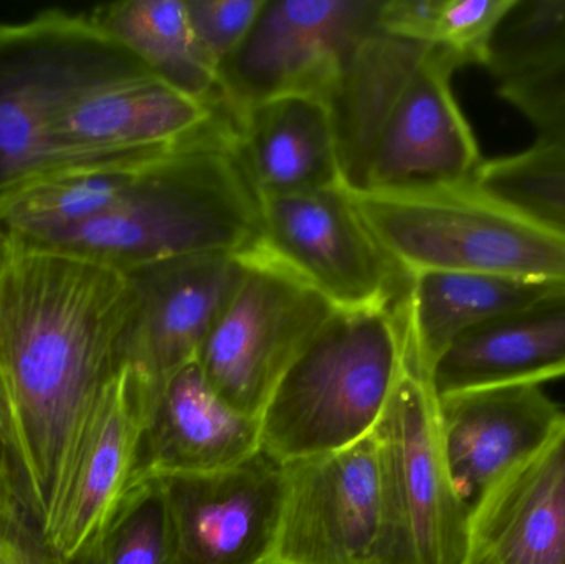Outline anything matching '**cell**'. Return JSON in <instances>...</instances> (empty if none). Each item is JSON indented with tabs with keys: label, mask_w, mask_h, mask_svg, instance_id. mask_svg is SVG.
I'll return each instance as SVG.
<instances>
[{
	"label": "cell",
	"mask_w": 565,
	"mask_h": 564,
	"mask_svg": "<svg viewBox=\"0 0 565 564\" xmlns=\"http://www.w3.org/2000/svg\"><path fill=\"white\" fill-rule=\"evenodd\" d=\"M136 308L122 272L9 237L0 272V380L45 536L86 419L128 368Z\"/></svg>",
	"instance_id": "cell-1"
},
{
	"label": "cell",
	"mask_w": 565,
	"mask_h": 564,
	"mask_svg": "<svg viewBox=\"0 0 565 564\" xmlns=\"http://www.w3.org/2000/svg\"><path fill=\"white\" fill-rule=\"evenodd\" d=\"M228 115L224 102L191 98L122 53L89 75L56 119L66 161L164 151L194 141Z\"/></svg>",
	"instance_id": "cell-10"
},
{
	"label": "cell",
	"mask_w": 565,
	"mask_h": 564,
	"mask_svg": "<svg viewBox=\"0 0 565 564\" xmlns=\"http://www.w3.org/2000/svg\"><path fill=\"white\" fill-rule=\"evenodd\" d=\"M0 489L12 490L17 496L22 497L35 512V506H33L32 496H30L29 486L23 476L22 464H20L2 380H0Z\"/></svg>",
	"instance_id": "cell-31"
},
{
	"label": "cell",
	"mask_w": 565,
	"mask_h": 564,
	"mask_svg": "<svg viewBox=\"0 0 565 564\" xmlns=\"http://www.w3.org/2000/svg\"><path fill=\"white\" fill-rule=\"evenodd\" d=\"M88 17L161 82L201 102H222L218 68L195 40L185 0H125Z\"/></svg>",
	"instance_id": "cell-24"
},
{
	"label": "cell",
	"mask_w": 565,
	"mask_h": 564,
	"mask_svg": "<svg viewBox=\"0 0 565 564\" xmlns=\"http://www.w3.org/2000/svg\"><path fill=\"white\" fill-rule=\"evenodd\" d=\"M498 93L533 126L537 141L565 146V55L540 72L498 86Z\"/></svg>",
	"instance_id": "cell-29"
},
{
	"label": "cell",
	"mask_w": 565,
	"mask_h": 564,
	"mask_svg": "<svg viewBox=\"0 0 565 564\" xmlns=\"http://www.w3.org/2000/svg\"><path fill=\"white\" fill-rule=\"evenodd\" d=\"M434 46L375 26L342 63L326 98L338 148L342 188L362 192L379 138Z\"/></svg>",
	"instance_id": "cell-20"
},
{
	"label": "cell",
	"mask_w": 565,
	"mask_h": 564,
	"mask_svg": "<svg viewBox=\"0 0 565 564\" xmlns=\"http://www.w3.org/2000/svg\"><path fill=\"white\" fill-rule=\"evenodd\" d=\"M267 0H185L202 52L221 68L244 42Z\"/></svg>",
	"instance_id": "cell-30"
},
{
	"label": "cell",
	"mask_w": 565,
	"mask_h": 564,
	"mask_svg": "<svg viewBox=\"0 0 565 564\" xmlns=\"http://www.w3.org/2000/svg\"><path fill=\"white\" fill-rule=\"evenodd\" d=\"M238 257L241 280L198 363L228 406L260 419L286 371L338 310L262 242Z\"/></svg>",
	"instance_id": "cell-7"
},
{
	"label": "cell",
	"mask_w": 565,
	"mask_h": 564,
	"mask_svg": "<svg viewBox=\"0 0 565 564\" xmlns=\"http://www.w3.org/2000/svg\"><path fill=\"white\" fill-rule=\"evenodd\" d=\"M189 142L164 151L86 159L49 169L0 194V232L36 244L78 227L118 202L149 164Z\"/></svg>",
	"instance_id": "cell-23"
},
{
	"label": "cell",
	"mask_w": 565,
	"mask_h": 564,
	"mask_svg": "<svg viewBox=\"0 0 565 564\" xmlns=\"http://www.w3.org/2000/svg\"><path fill=\"white\" fill-rule=\"evenodd\" d=\"M238 255L172 258L128 272L138 298L125 344L126 366L142 393L199 360L241 280Z\"/></svg>",
	"instance_id": "cell-13"
},
{
	"label": "cell",
	"mask_w": 565,
	"mask_h": 564,
	"mask_svg": "<svg viewBox=\"0 0 565 564\" xmlns=\"http://www.w3.org/2000/svg\"><path fill=\"white\" fill-rule=\"evenodd\" d=\"M175 564H268L285 502V464L258 450L237 466L159 477Z\"/></svg>",
	"instance_id": "cell-11"
},
{
	"label": "cell",
	"mask_w": 565,
	"mask_h": 564,
	"mask_svg": "<svg viewBox=\"0 0 565 564\" xmlns=\"http://www.w3.org/2000/svg\"><path fill=\"white\" fill-rule=\"evenodd\" d=\"M511 0H427L418 40L461 66L484 65L488 45Z\"/></svg>",
	"instance_id": "cell-28"
},
{
	"label": "cell",
	"mask_w": 565,
	"mask_h": 564,
	"mask_svg": "<svg viewBox=\"0 0 565 564\" xmlns=\"http://www.w3.org/2000/svg\"><path fill=\"white\" fill-rule=\"evenodd\" d=\"M238 151L260 199L342 185L328 106L280 96L235 116Z\"/></svg>",
	"instance_id": "cell-21"
},
{
	"label": "cell",
	"mask_w": 565,
	"mask_h": 564,
	"mask_svg": "<svg viewBox=\"0 0 565 564\" xmlns=\"http://www.w3.org/2000/svg\"><path fill=\"white\" fill-rule=\"evenodd\" d=\"M467 564H565V423L475 503Z\"/></svg>",
	"instance_id": "cell-18"
},
{
	"label": "cell",
	"mask_w": 565,
	"mask_h": 564,
	"mask_svg": "<svg viewBox=\"0 0 565 564\" xmlns=\"http://www.w3.org/2000/svg\"><path fill=\"white\" fill-rule=\"evenodd\" d=\"M139 417V384L125 368L99 394L86 419L46 530V540L63 563L75 562L96 545L126 492Z\"/></svg>",
	"instance_id": "cell-17"
},
{
	"label": "cell",
	"mask_w": 565,
	"mask_h": 564,
	"mask_svg": "<svg viewBox=\"0 0 565 564\" xmlns=\"http://www.w3.org/2000/svg\"><path fill=\"white\" fill-rule=\"evenodd\" d=\"M348 192L382 248L411 275L475 272L565 285V234L475 181L425 191Z\"/></svg>",
	"instance_id": "cell-4"
},
{
	"label": "cell",
	"mask_w": 565,
	"mask_h": 564,
	"mask_svg": "<svg viewBox=\"0 0 565 564\" xmlns=\"http://www.w3.org/2000/svg\"><path fill=\"white\" fill-rule=\"evenodd\" d=\"M565 55V0H511L488 45L484 68L498 86Z\"/></svg>",
	"instance_id": "cell-26"
},
{
	"label": "cell",
	"mask_w": 565,
	"mask_h": 564,
	"mask_svg": "<svg viewBox=\"0 0 565 564\" xmlns=\"http://www.w3.org/2000/svg\"><path fill=\"white\" fill-rule=\"evenodd\" d=\"M437 411L445 460L470 510L565 423L563 407L537 384L448 394L437 397Z\"/></svg>",
	"instance_id": "cell-16"
},
{
	"label": "cell",
	"mask_w": 565,
	"mask_h": 564,
	"mask_svg": "<svg viewBox=\"0 0 565 564\" xmlns=\"http://www.w3.org/2000/svg\"><path fill=\"white\" fill-rule=\"evenodd\" d=\"M475 182L565 234V146L536 141L514 155L484 159Z\"/></svg>",
	"instance_id": "cell-27"
},
{
	"label": "cell",
	"mask_w": 565,
	"mask_h": 564,
	"mask_svg": "<svg viewBox=\"0 0 565 564\" xmlns=\"http://www.w3.org/2000/svg\"><path fill=\"white\" fill-rule=\"evenodd\" d=\"M375 430L417 564H467L471 510L445 460L437 396L407 361Z\"/></svg>",
	"instance_id": "cell-12"
},
{
	"label": "cell",
	"mask_w": 565,
	"mask_h": 564,
	"mask_svg": "<svg viewBox=\"0 0 565 564\" xmlns=\"http://www.w3.org/2000/svg\"><path fill=\"white\" fill-rule=\"evenodd\" d=\"M15 562L17 564H36L32 556L26 555L6 532L0 530V564Z\"/></svg>",
	"instance_id": "cell-32"
},
{
	"label": "cell",
	"mask_w": 565,
	"mask_h": 564,
	"mask_svg": "<svg viewBox=\"0 0 565 564\" xmlns=\"http://www.w3.org/2000/svg\"><path fill=\"white\" fill-rule=\"evenodd\" d=\"M559 287L565 285L475 272L425 270L412 274L411 291L402 307L405 361L430 383L437 361L468 331Z\"/></svg>",
	"instance_id": "cell-22"
},
{
	"label": "cell",
	"mask_w": 565,
	"mask_h": 564,
	"mask_svg": "<svg viewBox=\"0 0 565 564\" xmlns=\"http://www.w3.org/2000/svg\"><path fill=\"white\" fill-rule=\"evenodd\" d=\"M382 0H267L218 68L232 116L280 96L328 98L352 46L377 26Z\"/></svg>",
	"instance_id": "cell-9"
},
{
	"label": "cell",
	"mask_w": 565,
	"mask_h": 564,
	"mask_svg": "<svg viewBox=\"0 0 565 564\" xmlns=\"http://www.w3.org/2000/svg\"><path fill=\"white\" fill-rule=\"evenodd\" d=\"M262 245L335 310H394L412 275L379 244L342 185L265 198Z\"/></svg>",
	"instance_id": "cell-8"
},
{
	"label": "cell",
	"mask_w": 565,
	"mask_h": 564,
	"mask_svg": "<svg viewBox=\"0 0 565 564\" xmlns=\"http://www.w3.org/2000/svg\"><path fill=\"white\" fill-rule=\"evenodd\" d=\"M565 377V287L455 341L430 374L435 396Z\"/></svg>",
	"instance_id": "cell-19"
},
{
	"label": "cell",
	"mask_w": 565,
	"mask_h": 564,
	"mask_svg": "<svg viewBox=\"0 0 565 564\" xmlns=\"http://www.w3.org/2000/svg\"><path fill=\"white\" fill-rule=\"evenodd\" d=\"M88 13L0 23V194L65 164L56 119L72 93L125 53Z\"/></svg>",
	"instance_id": "cell-6"
},
{
	"label": "cell",
	"mask_w": 565,
	"mask_h": 564,
	"mask_svg": "<svg viewBox=\"0 0 565 564\" xmlns=\"http://www.w3.org/2000/svg\"><path fill=\"white\" fill-rule=\"evenodd\" d=\"M268 564H417L377 430L285 464L280 533Z\"/></svg>",
	"instance_id": "cell-5"
},
{
	"label": "cell",
	"mask_w": 565,
	"mask_h": 564,
	"mask_svg": "<svg viewBox=\"0 0 565 564\" xmlns=\"http://www.w3.org/2000/svg\"><path fill=\"white\" fill-rule=\"evenodd\" d=\"M68 564H175L161 479L151 477L128 487L96 545Z\"/></svg>",
	"instance_id": "cell-25"
},
{
	"label": "cell",
	"mask_w": 565,
	"mask_h": 564,
	"mask_svg": "<svg viewBox=\"0 0 565 564\" xmlns=\"http://www.w3.org/2000/svg\"><path fill=\"white\" fill-rule=\"evenodd\" d=\"M402 305L332 315L265 406L264 453L286 464L345 449L374 433L405 370Z\"/></svg>",
	"instance_id": "cell-3"
},
{
	"label": "cell",
	"mask_w": 565,
	"mask_h": 564,
	"mask_svg": "<svg viewBox=\"0 0 565 564\" xmlns=\"http://www.w3.org/2000/svg\"><path fill=\"white\" fill-rule=\"evenodd\" d=\"M460 63L431 49L388 118L365 191L404 192L477 181L484 159L451 88Z\"/></svg>",
	"instance_id": "cell-14"
},
{
	"label": "cell",
	"mask_w": 565,
	"mask_h": 564,
	"mask_svg": "<svg viewBox=\"0 0 565 564\" xmlns=\"http://www.w3.org/2000/svg\"><path fill=\"white\" fill-rule=\"evenodd\" d=\"M262 237L260 195L228 116L207 135L148 166L108 211L29 245L128 274L191 255H242Z\"/></svg>",
	"instance_id": "cell-2"
},
{
	"label": "cell",
	"mask_w": 565,
	"mask_h": 564,
	"mask_svg": "<svg viewBox=\"0 0 565 564\" xmlns=\"http://www.w3.org/2000/svg\"><path fill=\"white\" fill-rule=\"evenodd\" d=\"M7 248H9V237L0 232V272H2L3 262H6Z\"/></svg>",
	"instance_id": "cell-33"
},
{
	"label": "cell",
	"mask_w": 565,
	"mask_h": 564,
	"mask_svg": "<svg viewBox=\"0 0 565 564\" xmlns=\"http://www.w3.org/2000/svg\"><path fill=\"white\" fill-rule=\"evenodd\" d=\"M139 397L141 417L128 487L151 477L227 469L260 450V419L228 406L198 361L151 393L139 386Z\"/></svg>",
	"instance_id": "cell-15"
}]
</instances>
